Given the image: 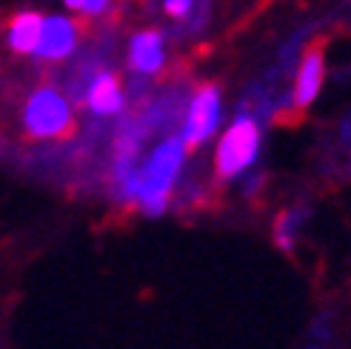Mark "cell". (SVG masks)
Wrapping results in <instances>:
<instances>
[{
    "mask_svg": "<svg viewBox=\"0 0 351 349\" xmlns=\"http://www.w3.org/2000/svg\"><path fill=\"white\" fill-rule=\"evenodd\" d=\"M260 155V124L252 115H237L217 144L215 169L223 181L240 178Z\"/></svg>",
    "mask_w": 351,
    "mask_h": 349,
    "instance_id": "3",
    "label": "cell"
},
{
    "mask_svg": "<svg viewBox=\"0 0 351 349\" xmlns=\"http://www.w3.org/2000/svg\"><path fill=\"white\" fill-rule=\"evenodd\" d=\"M163 34L157 29H143L132 38L129 46V66L140 75H154L163 66Z\"/></svg>",
    "mask_w": 351,
    "mask_h": 349,
    "instance_id": "7",
    "label": "cell"
},
{
    "mask_svg": "<svg viewBox=\"0 0 351 349\" xmlns=\"http://www.w3.org/2000/svg\"><path fill=\"white\" fill-rule=\"evenodd\" d=\"M80 41V23L72 17L63 14H49L43 17V32H40V43L34 49V55L40 60H63L75 52Z\"/></svg>",
    "mask_w": 351,
    "mask_h": 349,
    "instance_id": "5",
    "label": "cell"
},
{
    "mask_svg": "<svg viewBox=\"0 0 351 349\" xmlns=\"http://www.w3.org/2000/svg\"><path fill=\"white\" fill-rule=\"evenodd\" d=\"M86 103L95 115H117L123 109V86L117 80V75L112 72H100L92 78L89 89H86Z\"/></svg>",
    "mask_w": 351,
    "mask_h": 349,
    "instance_id": "9",
    "label": "cell"
},
{
    "mask_svg": "<svg viewBox=\"0 0 351 349\" xmlns=\"http://www.w3.org/2000/svg\"><path fill=\"white\" fill-rule=\"evenodd\" d=\"M186 158V146L180 137H169L154 149L149 164L137 174V203L146 215H163L169 203L171 186L178 181V172Z\"/></svg>",
    "mask_w": 351,
    "mask_h": 349,
    "instance_id": "1",
    "label": "cell"
},
{
    "mask_svg": "<svg viewBox=\"0 0 351 349\" xmlns=\"http://www.w3.org/2000/svg\"><path fill=\"white\" fill-rule=\"evenodd\" d=\"M217 124H220V89L215 83H206L195 92V98L189 103L183 132H180L183 146L197 149L200 144H206L208 137L215 135Z\"/></svg>",
    "mask_w": 351,
    "mask_h": 349,
    "instance_id": "4",
    "label": "cell"
},
{
    "mask_svg": "<svg viewBox=\"0 0 351 349\" xmlns=\"http://www.w3.org/2000/svg\"><path fill=\"white\" fill-rule=\"evenodd\" d=\"M63 3H66L69 9H83V6H86V0H63Z\"/></svg>",
    "mask_w": 351,
    "mask_h": 349,
    "instance_id": "13",
    "label": "cell"
},
{
    "mask_svg": "<svg viewBox=\"0 0 351 349\" xmlns=\"http://www.w3.org/2000/svg\"><path fill=\"white\" fill-rule=\"evenodd\" d=\"M23 126L38 141H63L75 132V112L55 86H40L26 100Z\"/></svg>",
    "mask_w": 351,
    "mask_h": 349,
    "instance_id": "2",
    "label": "cell"
},
{
    "mask_svg": "<svg viewBox=\"0 0 351 349\" xmlns=\"http://www.w3.org/2000/svg\"><path fill=\"white\" fill-rule=\"evenodd\" d=\"M106 6H109V0H86L83 12L86 14H100V12H106Z\"/></svg>",
    "mask_w": 351,
    "mask_h": 349,
    "instance_id": "12",
    "label": "cell"
},
{
    "mask_svg": "<svg viewBox=\"0 0 351 349\" xmlns=\"http://www.w3.org/2000/svg\"><path fill=\"white\" fill-rule=\"evenodd\" d=\"M323 78H326V58H323V49L314 46L308 49L303 60H300V69H297V80H294V106H311L317 100L320 89H323Z\"/></svg>",
    "mask_w": 351,
    "mask_h": 349,
    "instance_id": "6",
    "label": "cell"
},
{
    "mask_svg": "<svg viewBox=\"0 0 351 349\" xmlns=\"http://www.w3.org/2000/svg\"><path fill=\"white\" fill-rule=\"evenodd\" d=\"M300 223H303V212H286V215L277 218V223H274V240H277V247L283 252H291Z\"/></svg>",
    "mask_w": 351,
    "mask_h": 349,
    "instance_id": "10",
    "label": "cell"
},
{
    "mask_svg": "<svg viewBox=\"0 0 351 349\" xmlns=\"http://www.w3.org/2000/svg\"><path fill=\"white\" fill-rule=\"evenodd\" d=\"M40 32H43V14L17 12L6 23V43L17 55H34V49L40 43Z\"/></svg>",
    "mask_w": 351,
    "mask_h": 349,
    "instance_id": "8",
    "label": "cell"
},
{
    "mask_svg": "<svg viewBox=\"0 0 351 349\" xmlns=\"http://www.w3.org/2000/svg\"><path fill=\"white\" fill-rule=\"evenodd\" d=\"M163 9H166L169 17H178V21H180V17L191 14V9H195V0H166Z\"/></svg>",
    "mask_w": 351,
    "mask_h": 349,
    "instance_id": "11",
    "label": "cell"
}]
</instances>
